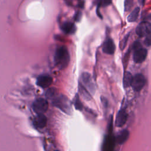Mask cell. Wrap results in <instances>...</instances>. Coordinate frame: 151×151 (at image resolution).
I'll return each mask as SVG.
<instances>
[{"label":"cell","mask_w":151,"mask_h":151,"mask_svg":"<svg viewBox=\"0 0 151 151\" xmlns=\"http://www.w3.org/2000/svg\"><path fill=\"white\" fill-rule=\"evenodd\" d=\"M70 60V55L67 48L64 45L57 47L54 55L55 66L60 70H63L67 67Z\"/></svg>","instance_id":"1"},{"label":"cell","mask_w":151,"mask_h":151,"mask_svg":"<svg viewBox=\"0 0 151 151\" xmlns=\"http://www.w3.org/2000/svg\"><path fill=\"white\" fill-rule=\"evenodd\" d=\"M52 103L53 106L66 114H70L72 113L71 101L67 97L63 94L58 95L54 99L52 100Z\"/></svg>","instance_id":"2"},{"label":"cell","mask_w":151,"mask_h":151,"mask_svg":"<svg viewBox=\"0 0 151 151\" xmlns=\"http://www.w3.org/2000/svg\"><path fill=\"white\" fill-rule=\"evenodd\" d=\"M80 80L81 81L80 83L91 94V95L95 93V87L90 74L87 72L83 73L81 75Z\"/></svg>","instance_id":"3"},{"label":"cell","mask_w":151,"mask_h":151,"mask_svg":"<svg viewBox=\"0 0 151 151\" xmlns=\"http://www.w3.org/2000/svg\"><path fill=\"white\" fill-rule=\"evenodd\" d=\"M145 84L146 78L143 74L138 73L133 76L131 86L135 91H140L144 87Z\"/></svg>","instance_id":"4"},{"label":"cell","mask_w":151,"mask_h":151,"mask_svg":"<svg viewBox=\"0 0 151 151\" xmlns=\"http://www.w3.org/2000/svg\"><path fill=\"white\" fill-rule=\"evenodd\" d=\"M32 108L37 114H44L48 108V101L43 98L37 99L34 101Z\"/></svg>","instance_id":"5"},{"label":"cell","mask_w":151,"mask_h":151,"mask_svg":"<svg viewBox=\"0 0 151 151\" xmlns=\"http://www.w3.org/2000/svg\"><path fill=\"white\" fill-rule=\"evenodd\" d=\"M150 24L147 21H142L139 24L136 28V33L139 37L150 35Z\"/></svg>","instance_id":"6"},{"label":"cell","mask_w":151,"mask_h":151,"mask_svg":"<svg viewBox=\"0 0 151 151\" xmlns=\"http://www.w3.org/2000/svg\"><path fill=\"white\" fill-rule=\"evenodd\" d=\"M147 55V50L143 48L140 47L134 50L133 53V61L136 63H141L145 60Z\"/></svg>","instance_id":"7"},{"label":"cell","mask_w":151,"mask_h":151,"mask_svg":"<svg viewBox=\"0 0 151 151\" xmlns=\"http://www.w3.org/2000/svg\"><path fill=\"white\" fill-rule=\"evenodd\" d=\"M52 82V77L47 74L40 75L38 77L37 80V84L39 87L42 88H46L48 87Z\"/></svg>","instance_id":"8"},{"label":"cell","mask_w":151,"mask_h":151,"mask_svg":"<svg viewBox=\"0 0 151 151\" xmlns=\"http://www.w3.org/2000/svg\"><path fill=\"white\" fill-rule=\"evenodd\" d=\"M127 113L123 108L120 109L117 113L116 117V125L117 127H122L126 123L127 119Z\"/></svg>","instance_id":"9"},{"label":"cell","mask_w":151,"mask_h":151,"mask_svg":"<svg viewBox=\"0 0 151 151\" xmlns=\"http://www.w3.org/2000/svg\"><path fill=\"white\" fill-rule=\"evenodd\" d=\"M116 45L113 40L111 38H107L103 45V51L107 54L112 55L114 53Z\"/></svg>","instance_id":"10"},{"label":"cell","mask_w":151,"mask_h":151,"mask_svg":"<svg viewBox=\"0 0 151 151\" xmlns=\"http://www.w3.org/2000/svg\"><path fill=\"white\" fill-rule=\"evenodd\" d=\"M47 122V119L44 114H37L34 120V126L39 129L44 128Z\"/></svg>","instance_id":"11"},{"label":"cell","mask_w":151,"mask_h":151,"mask_svg":"<svg viewBox=\"0 0 151 151\" xmlns=\"http://www.w3.org/2000/svg\"><path fill=\"white\" fill-rule=\"evenodd\" d=\"M61 30L65 34H73L76 31L74 24L70 21L64 22L61 26Z\"/></svg>","instance_id":"12"},{"label":"cell","mask_w":151,"mask_h":151,"mask_svg":"<svg viewBox=\"0 0 151 151\" xmlns=\"http://www.w3.org/2000/svg\"><path fill=\"white\" fill-rule=\"evenodd\" d=\"M129 132L127 130L124 129L120 131L118 133L116 137L117 142L120 145L123 144L127 140L129 137Z\"/></svg>","instance_id":"13"},{"label":"cell","mask_w":151,"mask_h":151,"mask_svg":"<svg viewBox=\"0 0 151 151\" xmlns=\"http://www.w3.org/2000/svg\"><path fill=\"white\" fill-rule=\"evenodd\" d=\"M140 12V8L137 6L134 8V9L130 12V14L127 17V21L130 22H135L139 16Z\"/></svg>","instance_id":"14"},{"label":"cell","mask_w":151,"mask_h":151,"mask_svg":"<svg viewBox=\"0 0 151 151\" xmlns=\"http://www.w3.org/2000/svg\"><path fill=\"white\" fill-rule=\"evenodd\" d=\"M132 78L133 76L130 72L127 71L124 72L123 78V84L124 88L129 87L130 86H131Z\"/></svg>","instance_id":"15"},{"label":"cell","mask_w":151,"mask_h":151,"mask_svg":"<svg viewBox=\"0 0 151 151\" xmlns=\"http://www.w3.org/2000/svg\"><path fill=\"white\" fill-rule=\"evenodd\" d=\"M78 90H79V93H80L81 96L84 99H86L87 100H91V94L80 83H79V84H78Z\"/></svg>","instance_id":"16"},{"label":"cell","mask_w":151,"mask_h":151,"mask_svg":"<svg viewBox=\"0 0 151 151\" xmlns=\"http://www.w3.org/2000/svg\"><path fill=\"white\" fill-rule=\"evenodd\" d=\"M58 96V91L55 87L48 88L45 92V96L50 100L54 99Z\"/></svg>","instance_id":"17"},{"label":"cell","mask_w":151,"mask_h":151,"mask_svg":"<svg viewBox=\"0 0 151 151\" xmlns=\"http://www.w3.org/2000/svg\"><path fill=\"white\" fill-rule=\"evenodd\" d=\"M74 107H75L76 110H80V111L82 110L83 106L82 103L81 102V101L80 100V98H79V96H78V94H77L75 96V97H74Z\"/></svg>","instance_id":"18"},{"label":"cell","mask_w":151,"mask_h":151,"mask_svg":"<svg viewBox=\"0 0 151 151\" xmlns=\"http://www.w3.org/2000/svg\"><path fill=\"white\" fill-rule=\"evenodd\" d=\"M129 35H130L129 33L128 34L126 35L124 37V38L120 42V48L122 50H123L126 47L127 41H128V40H129Z\"/></svg>","instance_id":"19"},{"label":"cell","mask_w":151,"mask_h":151,"mask_svg":"<svg viewBox=\"0 0 151 151\" xmlns=\"http://www.w3.org/2000/svg\"><path fill=\"white\" fill-rule=\"evenodd\" d=\"M130 49L129 48L126 51V52L124 55V57H123L122 63H123V66L124 68H126V67L127 66V65L128 64V61H129V59L130 57Z\"/></svg>","instance_id":"20"},{"label":"cell","mask_w":151,"mask_h":151,"mask_svg":"<svg viewBox=\"0 0 151 151\" xmlns=\"http://www.w3.org/2000/svg\"><path fill=\"white\" fill-rule=\"evenodd\" d=\"M133 1H124V11H129L133 5Z\"/></svg>","instance_id":"21"},{"label":"cell","mask_w":151,"mask_h":151,"mask_svg":"<svg viewBox=\"0 0 151 151\" xmlns=\"http://www.w3.org/2000/svg\"><path fill=\"white\" fill-rule=\"evenodd\" d=\"M82 17V12L81 11H77L74 15V20L77 22H79Z\"/></svg>","instance_id":"22"},{"label":"cell","mask_w":151,"mask_h":151,"mask_svg":"<svg viewBox=\"0 0 151 151\" xmlns=\"http://www.w3.org/2000/svg\"><path fill=\"white\" fill-rule=\"evenodd\" d=\"M142 47V44H140V42L138 41H136L134 42V43L132 45V50L134 51V50H135L140 47Z\"/></svg>","instance_id":"23"},{"label":"cell","mask_w":151,"mask_h":151,"mask_svg":"<svg viewBox=\"0 0 151 151\" xmlns=\"http://www.w3.org/2000/svg\"><path fill=\"white\" fill-rule=\"evenodd\" d=\"M101 103H102L103 106H104L105 108L107 107L109 102H108V100H107V99L105 98L104 97H101Z\"/></svg>","instance_id":"24"},{"label":"cell","mask_w":151,"mask_h":151,"mask_svg":"<svg viewBox=\"0 0 151 151\" xmlns=\"http://www.w3.org/2000/svg\"><path fill=\"white\" fill-rule=\"evenodd\" d=\"M144 42H145V44L146 45V46L149 47L150 45V35L146 37Z\"/></svg>","instance_id":"25"},{"label":"cell","mask_w":151,"mask_h":151,"mask_svg":"<svg viewBox=\"0 0 151 151\" xmlns=\"http://www.w3.org/2000/svg\"><path fill=\"white\" fill-rule=\"evenodd\" d=\"M101 3H102V4H103V6H105L109 5V4L111 3V1H104L101 2Z\"/></svg>","instance_id":"26"},{"label":"cell","mask_w":151,"mask_h":151,"mask_svg":"<svg viewBox=\"0 0 151 151\" xmlns=\"http://www.w3.org/2000/svg\"><path fill=\"white\" fill-rule=\"evenodd\" d=\"M55 151H60V150H55Z\"/></svg>","instance_id":"27"}]
</instances>
